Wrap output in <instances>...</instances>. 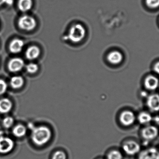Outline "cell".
Masks as SVG:
<instances>
[{"label":"cell","instance_id":"obj_12","mask_svg":"<svg viewBox=\"0 0 159 159\" xmlns=\"http://www.w3.org/2000/svg\"><path fill=\"white\" fill-rule=\"evenodd\" d=\"M24 42L21 39H15L10 43L9 49L13 53H18L23 49Z\"/></svg>","mask_w":159,"mask_h":159},{"label":"cell","instance_id":"obj_24","mask_svg":"<svg viewBox=\"0 0 159 159\" xmlns=\"http://www.w3.org/2000/svg\"><path fill=\"white\" fill-rule=\"evenodd\" d=\"M52 159H67V156L63 151H58L54 153Z\"/></svg>","mask_w":159,"mask_h":159},{"label":"cell","instance_id":"obj_15","mask_svg":"<svg viewBox=\"0 0 159 159\" xmlns=\"http://www.w3.org/2000/svg\"><path fill=\"white\" fill-rule=\"evenodd\" d=\"M40 49L36 46L30 47L26 50V57L29 60H32L37 58L40 54Z\"/></svg>","mask_w":159,"mask_h":159},{"label":"cell","instance_id":"obj_2","mask_svg":"<svg viewBox=\"0 0 159 159\" xmlns=\"http://www.w3.org/2000/svg\"><path fill=\"white\" fill-rule=\"evenodd\" d=\"M86 35V30L80 24L73 25L70 30L68 38L73 43H78L83 40Z\"/></svg>","mask_w":159,"mask_h":159},{"label":"cell","instance_id":"obj_4","mask_svg":"<svg viewBox=\"0 0 159 159\" xmlns=\"http://www.w3.org/2000/svg\"><path fill=\"white\" fill-rule=\"evenodd\" d=\"M159 134L158 129L156 126L148 125L142 129L141 136L146 141H151L155 140Z\"/></svg>","mask_w":159,"mask_h":159},{"label":"cell","instance_id":"obj_18","mask_svg":"<svg viewBox=\"0 0 159 159\" xmlns=\"http://www.w3.org/2000/svg\"><path fill=\"white\" fill-rule=\"evenodd\" d=\"M27 129L25 126L22 125H16L13 129V134L18 138H21L26 135Z\"/></svg>","mask_w":159,"mask_h":159},{"label":"cell","instance_id":"obj_28","mask_svg":"<svg viewBox=\"0 0 159 159\" xmlns=\"http://www.w3.org/2000/svg\"><path fill=\"white\" fill-rule=\"evenodd\" d=\"M7 0H0V6L6 3Z\"/></svg>","mask_w":159,"mask_h":159},{"label":"cell","instance_id":"obj_20","mask_svg":"<svg viewBox=\"0 0 159 159\" xmlns=\"http://www.w3.org/2000/svg\"><path fill=\"white\" fill-rule=\"evenodd\" d=\"M2 124L3 127L6 129H10L14 125V119L12 117H6L3 120Z\"/></svg>","mask_w":159,"mask_h":159},{"label":"cell","instance_id":"obj_26","mask_svg":"<svg viewBox=\"0 0 159 159\" xmlns=\"http://www.w3.org/2000/svg\"><path fill=\"white\" fill-rule=\"evenodd\" d=\"M154 71L157 73L159 74V62L157 63L154 66Z\"/></svg>","mask_w":159,"mask_h":159},{"label":"cell","instance_id":"obj_10","mask_svg":"<svg viewBox=\"0 0 159 159\" xmlns=\"http://www.w3.org/2000/svg\"><path fill=\"white\" fill-rule=\"evenodd\" d=\"M24 66L23 59L19 58H14L8 63V68L12 72H16L22 70Z\"/></svg>","mask_w":159,"mask_h":159},{"label":"cell","instance_id":"obj_7","mask_svg":"<svg viewBox=\"0 0 159 159\" xmlns=\"http://www.w3.org/2000/svg\"><path fill=\"white\" fill-rule=\"evenodd\" d=\"M15 146L14 141L9 137L0 136V154H6L11 152Z\"/></svg>","mask_w":159,"mask_h":159},{"label":"cell","instance_id":"obj_5","mask_svg":"<svg viewBox=\"0 0 159 159\" xmlns=\"http://www.w3.org/2000/svg\"><path fill=\"white\" fill-rule=\"evenodd\" d=\"M141 148L140 145L134 141H127L122 146L124 153L129 156H134L140 153Z\"/></svg>","mask_w":159,"mask_h":159},{"label":"cell","instance_id":"obj_14","mask_svg":"<svg viewBox=\"0 0 159 159\" xmlns=\"http://www.w3.org/2000/svg\"><path fill=\"white\" fill-rule=\"evenodd\" d=\"M12 102L7 98H3L0 100V113L5 114L10 112L12 108Z\"/></svg>","mask_w":159,"mask_h":159},{"label":"cell","instance_id":"obj_25","mask_svg":"<svg viewBox=\"0 0 159 159\" xmlns=\"http://www.w3.org/2000/svg\"><path fill=\"white\" fill-rule=\"evenodd\" d=\"M7 89V85L6 82L2 79H0V96L5 93Z\"/></svg>","mask_w":159,"mask_h":159},{"label":"cell","instance_id":"obj_23","mask_svg":"<svg viewBox=\"0 0 159 159\" xmlns=\"http://www.w3.org/2000/svg\"><path fill=\"white\" fill-rule=\"evenodd\" d=\"M148 7L151 8H156L159 7V0H146Z\"/></svg>","mask_w":159,"mask_h":159},{"label":"cell","instance_id":"obj_3","mask_svg":"<svg viewBox=\"0 0 159 159\" xmlns=\"http://www.w3.org/2000/svg\"><path fill=\"white\" fill-rule=\"evenodd\" d=\"M36 24L35 19L28 15H24L20 17L19 20V26L24 30H32L36 27Z\"/></svg>","mask_w":159,"mask_h":159},{"label":"cell","instance_id":"obj_13","mask_svg":"<svg viewBox=\"0 0 159 159\" xmlns=\"http://www.w3.org/2000/svg\"><path fill=\"white\" fill-rule=\"evenodd\" d=\"M109 63L113 64L120 63L123 60V55L118 51H111L108 54L107 57Z\"/></svg>","mask_w":159,"mask_h":159},{"label":"cell","instance_id":"obj_22","mask_svg":"<svg viewBox=\"0 0 159 159\" xmlns=\"http://www.w3.org/2000/svg\"><path fill=\"white\" fill-rule=\"evenodd\" d=\"M26 70L30 73L33 74L36 72L38 70V66L34 63H30L26 66Z\"/></svg>","mask_w":159,"mask_h":159},{"label":"cell","instance_id":"obj_16","mask_svg":"<svg viewBox=\"0 0 159 159\" xmlns=\"http://www.w3.org/2000/svg\"><path fill=\"white\" fill-rule=\"evenodd\" d=\"M153 118L149 113L147 112H142L138 115L137 119L142 125H147L152 120Z\"/></svg>","mask_w":159,"mask_h":159},{"label":"cell","instance_id":"obj_1","mask_svg":"<svg viewBox=\"0 0 159 159\" xmlns=\"http://www.w3.org/2000/svg\"><path fill=\"white\" fill-rule=\"evenodd\" d=\"M51 136V130L45 126H39L33 129L31 139L34 143L38 146H42L47 143Z\"/></svg>","mask_w":159,"mask_h":159},{"label":"cell","instance_id":"obj_21","mask_svg":"<svg viewBox=\"0 0 159 159\" xmlns=\"http://www.w3.org/2000/svg\"><path fill=\"white\" fill-rule=\"evenodd\" d=\"M107 159H123L122 153L118 150H113L108 154Z\"/></svg>","mask_w":159,"mask_h":159},{"label":"cell","instance_id":"obj_27","mask_svg":"<svg viewBox=\"0 0 159 159\" xmlns=\"http://www.w3.org/2000/svg\"><path fill=\"white\" fill-rule=\"evenodd\" d=\"M14 3V1L13 0H7L6 3L8 5L11 6Z\"/></svg>","mask_w":159,"mask_h":159},{"label":"cell","instance_id":"obj_9","mask_svg":"<svg viewBox=\"0 0 159 159\" xmlns=\"http://www.w3.org/2000/svg\"><path fill=\"white\" fill-rule=\"evenodd\" d=\"M138 159H159V151L155 147L147 148L139 153Z\"/></svg>","mask_w":159,"mask_h":159},{"label":"cell","instance_id":"obj_19","mask_svg":"<svg viewBox=\"0 0 159 159\" xmlns=\"http://www.w3.org/2000/svg\"><path fill=\"white\" fill-rule=\"evenodd\" d=\"M24 80L20 76H14L10 80V85L14 89H19L23 86Z\"/></svg>","mask_w":159,"mask_h":159},{"label":"cell","instance_id":"obj_17","mask_svg":"<svg viewBox=\"0 0 159 159\" xmlns=\"http://www.w3.org/2000/svg\"><path fill=\"white\" fill-rule=\"evenodd\" d=\"M32 0H19L18 8L21 12H26L29 11L33 6Z\"/></svg>","mask_w":159,"mask_h":159},{"label":"cell","instance_id":"obj_8","mask_svg":"<svg viewBox=\"0 0 159 159\" xmlns=\"http://www.w3.org/2000/svg\"><path fill=\"white\" fill-rule=\"evenodd\" d=\"M146 104L148 108L151 112H159V94L154 93L149 95L147 100Z\"/></svg>","mask_w":159,"mask_h":159},{"label":"cell","instance_id":"obj_6","mask_svg":"<svg viewBox=\"0 0 159 159\" xmlns=\"http://www.w3.org/2000/svg\"><path fill=\"white\" fill-rule=\"evenodd\" d=\"M119 119L123 126L130 127L134 124L136 117L133 112L129 110H126L120 114Z\"/></svg>","mask_w":159,"mask_h":159},{"label":"cell","instance_id":"obj_11","mask_svg":"<svg viewBox=\"0 0 159 159\" xmlns=\"http://www.w3.org/2000/svg\"><path fill=\"white\" fill-rule=\"evenodd\" d=\"M159 85L158 79L154 76H148L145 80V87L148 90H155L157 88Z\"/></svg>","mask_w":159,"mask_h":159}]
</instances>
